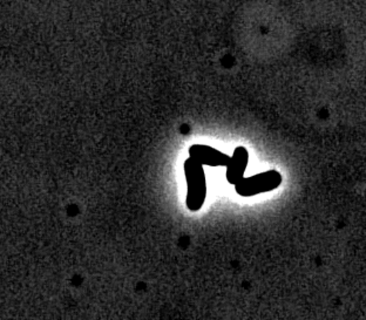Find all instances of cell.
Returning <instances> with one entry per match:
<instances>
[{
	"mask_svg": "<svg viewBox=\"0 0 366 320\" xmlns=\"http://www.w3.org/2000/svg\"><path fill=\"white\" fill-rule=\"evenodd\" d=\"M183 169L188 185L187 207L192 211H199L205 205L207 197V180L203 164L189 158L185 161Z\"/></svg>",
	"mask_w": 366,
	"mask_h": 320,
	"instance_id": "6da1fadb",
	"label": "cell"
},
{
	"mask_svg": "<svg viewBox=\"0 0 366 320\" xmlns=\"http://www.w3.org/2000/svg\"><path fill=\"white\" fill-rule=\"evenodd\" d=\"M189 156L202 163L203 166L228 167L232 158L205 144H194L189 148Z\"/></svg>",
	"mask_w": 366,
	"mask_h": 320,
	"instance_id": "3957f363",
	"label": "cell"
},
{
	"mask_svg": "<svg viewBox=\"0 0 366 320\" xmlns=\"http://www.w3.org/2000/svg\"><path fill=\"white\" fill-rule=\"evenodd\" d=\"M248 163H249V153L247 149L244 147H237L232 154L229 166L227 167L226 176L230 185H235L244 178Z\"/></svg>",
	"mask_w": 366,
	"mask_h": 320,
	"instance_id": "277c9868",
	"label": "cell"
},
{
	"mask_svg": "<svg viewBox=\"0 0 366 320\" xmlns=\"http://www.w3.org/2000/svg\"><path fill=\"white\" fill-rule=\"evenodd\" d=\"M281 183L282 175L277 170H268L250 178H243L236 183L235 190L239 196L251 197L277 189Z\"/></svg>",
	"mask_w": 366,
	"mask_h": 320,
	"instance_id": "7a4b0ae2",
	"label": "cell"
},
{
	"mask_svg": "<svg viewBox=\"0 0 366 320\" xmlns=\"http://www.w3.org/2000/svg\"><path fill=\"white\" fill-rule=\"evenodd\" d=\"M222 64H223L226 67H232V65H234V59H232V57L227 55V57L222 60Z\"/></svg>",
	"mask_w": 366,
	"mask_h": 320,
	"instance_id": "5b68a950",
	"label": "cell"
}]
</instances>
